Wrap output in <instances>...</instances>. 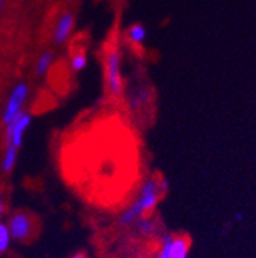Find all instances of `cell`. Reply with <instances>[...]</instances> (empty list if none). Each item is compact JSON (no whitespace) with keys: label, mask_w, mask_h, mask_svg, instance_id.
I'll use <instances>...</instances> for the list:
<instances>
[{"label":"cell","mask_w":256,"mask_h":258,"mask_svg":"<svg viewBox=\"0 0 256 258\" xmlns=\"http://www.w3.org/2000/svg\"><path fill=\"white\" fill-rule=\"evenodd\" d=\"M167 189V181L156 178H147L140 186L137 199L131 206H127L118 217V223L123 228H131L140 218L150 214L161 200V196Z\"/></svg>","instance_id":"obj_1"},{"label":"cell","mask_w":256,"mask_h":258,"mask_svg":"<svg viewBox=\"0 0 256 258\" xmlns=\"http://www.w3.org/2000/svg\"><path fill=\"white\" fill-rule=\"evenodd\" d=\"M105 80L112 100H120L124 94V80L121 76V51L117 42L105 49Z\"/></svg>","instance_id":"obj_2"},{"label":"cell","mask_w":256,"mask_h":258,"mask_svg":"<svg viewBox=\"0 0 256 258\" xmlns=\"http://www.w3.org/2000/svg\"><path fill=\"white\" fill-rule=\"evenodd\" d=\"M7 226L10 229L11 238L16 241H26L31 238V235L36 231L34 218L25 211H17L13 215H10Z\"/></svg>","instance_id":"obj_3"},{"label":"cell","mask_w":256,"mask_h":258,"mask_svg":"<svg viewBox=\"0 0 256 258\" xmlns=\"http://www.w3.org/2000/svg\"><path fill=\"white\" fill-rule=\"evenodd\" d=\"M31 123H33V115L26 111H22L17 117H14L7 126V131H5V142L7 146H13L16 149H20L23 145V139L25 134L29 129Z\"/></svg>","instance_id":"obj_4"},{"label":"cell","mask_w":256,"mask_h":258,"mask_svg":"<svg viewBox=\"0 0 256 258\" xmlns=\"http://www.w3.org/2000/svg\"><path fill=\"white\" fill-rule=\"evenodd\" d=\"M28 95H29V86L26 83H17L10 97L7 100V105L4 108V112H2V121L4 124H8L14 117H17L23 109L26 100H28Z\"/></svg>","instance_id":"obj_5"},{"label":"cell","mask_w":256,"mask_h":258,"mask_svg":"<svg viewBox=\"0 0 256 258\" xmlns=\"http://www.w3.org/2000/svg\"><path fill=\"white\" fill-rule=\"evenodd\" d=\"M75 26V16L72 11H63L55 23L54 28V34H52V40L55 45H63L66 43L68 39L71 37L72 31Z\"/></svg>","instance_id":"obj_6"},{"label":"cell","mask_w":256,"mask_h":258,"mask_svg":"<svg viewBox=\"0 0 256 258\" xmlns=\"http://www.w3.org/2000/svg\"><path fill=\"white\" fill-rule=\"evenodd\" d=\"M146 36H147V29L141 23H134L126 31V39L135 46H141L143 42L146 40Z\"/></svg>","instance_id":"obj_7"},{"label":"cell","mask_w":256,"mask_h":258,"mask_svg":"<svg viewBox=\"0 0 256 258\" xmlns=\"http://www.w3.org/2000/svg\"><path fill=\"white\" fill-rule=\"evenodd\" d=\"M190 250V243L187 237L177 235L172 240V249H170V258H187Z\"/></svg>","instance_id":"obj_8"},{"label":"cell","mask_w":256,"mask_h":258,"mask_svg":"<svg viewBox=\"0 0 256 258\" xmlns=\"http://www.w3.org/2000/svg\"><path fill=\"white\" fill-rule=\"evenodd\" d=\"M52 61H54V52L49 51V49L43 51L39 55L37 61H36V76L37 77H45L48 74L49 68H51Z\"/></svg>","instance_id":"obj_9"},{"label":"cell","mask_w":256,"mask_h":258,"mask_svg":"<svg viewBox=\"0 0 256 258\" xmlns=\"http://www.w3.org/2000/svg\"><path fill=\"white\" fill-rule=\"evenodd\" d=\"M17 154H19V149L13 148V146H7L5 148V152H4V157H2V165H0V168H2V171L5 174H10L16 165H17Z\"/></svg>","instance_id":"obj_10"},{"label":"cell","mask_w":256,"mask_h":258,"mask_svg":"<svg viewBox=\"0 0 256 258\" xmlns=\"http://www.w3.org/2000/svg\"><path fill=\"white\" fill-rule=\"evenodd\" d=\"M172 240L174 235L170 234H164L159 240V246L156 249L155 258H170V249H172Z\"/></svg>","instance_id":"obj_11"},{"label":"cell","mask_w":256,"mask_h":258,"mask_svg":"<svg viewBox=\"0 0 256 258\" xmlns=\"http://www.w3.org/2000/svg\"><path fill=\"white\" fill-rule=\"evenodd\" d=\"M88 64V55H86V51L84 49H80L77 52L72 54L71 57V70L74 73H81Z\"/></svg>","instance_id":"obj_12"},{"label":"cell","mask_w":256,"mask_h":258,"mask_svg":"<svg viewBox=\"0 0 256 258\" xmlns=\"http://www.w3.org/2000/svg\"><path fill=\"white\" fill-rule=\"evenodd\" d=\"M11 234L5 221H0V253H5L11 247Z\"/></svg>","instance_id":"obj_13"},{"label":"cell","mask_w":256,"mask_h":258,"mask_svg":"<svg viewBox=\"0 0 256 258\" xmlns=\"http://www.w3.org/2000/svg\"><path fill=\"white\" fill-rule=\"evenodd\" d=\"M134 226H137V229H138L140 234H143V235H149V234H152V231H153V224H152V221H150L149 218H146V217L140 218Z\"/></svg>","instance_id":"obj_14"},{"label":"cell","mask_w":256,"mask_h":258,"mask_svg":"<svg viewBox=\"0 0 256 258\" xmlns=\"http://www.w3.org/2000/svg\"><path fill=\"white\" fill-rule=\"evenodd\" d=\"M4 214H5V200H4V192L0 190V221L4 218Z\"/></svg>","instance_id":"obj_15"},{"label":"cell","mask_w":256,"mask_h":258,"mask_svg":"<svg viewBox=\"0 0 256 258\" xmlns=\"http://www.w3.org/2000/svg\"><path fill=\"white\" fill-rule=\"evenodd\" d=\"M71 258H88V255H86V253H83V252H77V253H74Z\"/></svg>","instance_id":"obj_16"},{"label":"cell","mask_w":256,"mask_h":258,"mask_svg":"<svg viewBox=\"0 0 256 258\" xmlns=\"http://www.w3.org/2000/svg\"><path fill=\"white\" fill-rule=\"evenodd\" d=\"M235 218H236L238 221H241V220H242V214H241V212H238V214L235 215Z\"/></svg>","instance_id":"obj_17"},{"label":"cell","mask_w":256,"mask_h":258,"mask_svg":"<svg viewBox=\"0 0 256 258\" xmlns=\"http://www.w3.org/2000/svg\"><path fill=\"white\" fill-rule=\"evenodd\" d=\"M4 2L5 0H0V10H2V7H4Z\"/></svg>","instance_id":"obj_18"}]
</instances>
